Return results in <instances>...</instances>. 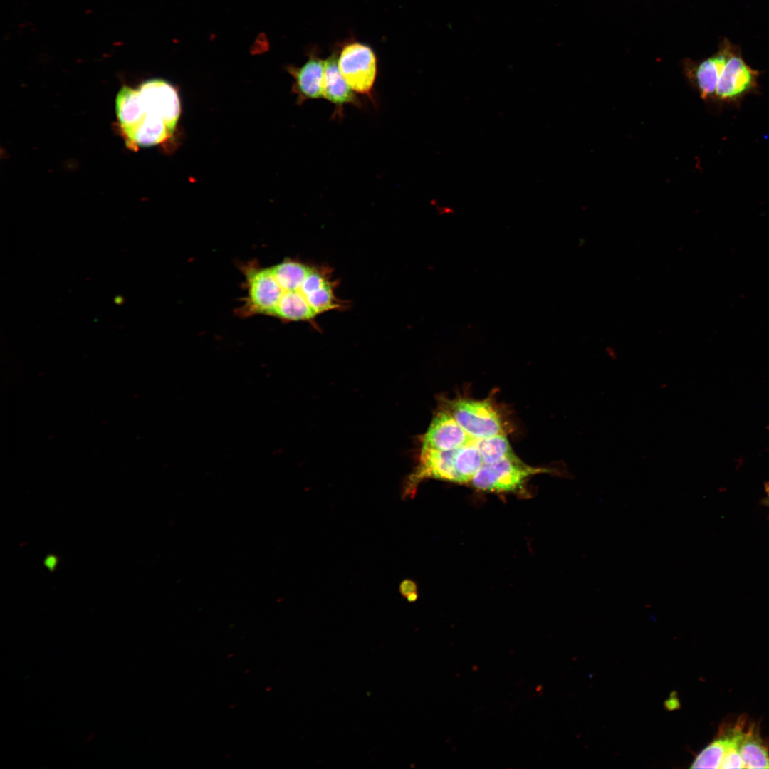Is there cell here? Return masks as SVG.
Returning a JSON list of instances; mask_svg holds the SVG:
<instances>
[{"label":"cell","mask_w":769,"mask_h":769,"mask_svg":"<svg viewBox=\"0 0 769 769\" xmlns=\"http://www.w3.org/2000/svg\"><path fill=\"white\" fill-rule=\"evenodd\" d=\"M474 438L441 406L434 414L427 431L420 437L421 449L439 451L458 449Z\"/></svg>","instance_id":"52a82bcc"},{"label":"cell","mask_w":769,"mask_h":769,"mask_svg":"<svg viewBox=\"0 0 769 769\" xmlns=\"http://www.w3.org/2000/svg\"><path fill=\"white\" fill-rule=\"evenodd\" d=\"M765 490H766V493H767V499H768V504H769V484H768L766 486Z\"/></svg>","instance_id":"9a60e30c"},{"label":"cell","mask_w":769,"mask_h":769,"mask_svg":"<svg viewBox=\"0 0 769 769\" xmlns=\"http://www.w3.org/2000/svg\"><path fill=\"white\" fill-rule=\"evenodd\" d=\"M323 97L335 106L336 115L342 114L345 105H360L357 95L342 77L338 63V53L325 60Z\"/></svg>","instance_id":"9c48e42d"},{"label":"cell","mask_w":769,"mask_h":769,"mask_svg":"<svg viewBox=\"0 0 769 769\" xmlns=\"http://www.w3.org/2000/svg\"><path fill=\"white\" fill-rule=\"evenodd\" d=\"M325 68V60L320 58L315 51L309 54L308 61L302 66L286 68L294 79L293 91L297 95L298 103L323 97Z\"/></svg>","instance_id":"ba28073f"},{"label":"cell","mask_w":769,"mask_h":769,"mask_svg":"<svg viewBox=\"0 0 769 769\" xmlns=\"http://www.w3.org/2000/svg\"><path fill=\"white\" fill-rule=\"evenodd\" d=\"M119 126L130 148L147 147L164 142L176 130L181 104L174 86L153 78L136 88L122 86L115 100Z\"/></svg>","instance_id":"7a4b0ae2"},{"label":"cell","mask_w":769,"mask_h":769,"mask_svg":"<svg viewBox=\"0 0 769 769\" xmlns=\"http://www.w3.org/2000/svg\"><path fill=\"white\" fill-rule=\"evenodd\" d=\"M245 295L240 315H266L284 322L313 320L337 309L335 283L325 268L286 258L271 266L242 267Z\"/></svg>","instance_id":"6da1fadb"},{"label":"cell","mask_w":769,"mask_h":769,"mask_svg":"<svg viewBox=\"0 0 769 769\" xmlns=\"http://www.w3.org/2000/svg\"><path fill=\"white\" fill-rule=\"evenodd\" d=\"M739 747L745 768H769V753L760 735L753 728H741Z\"/></svg>","instance_id":"30bf717a"},{"label":"cell","mask_w":769,"mask_h":769,"mask_svg":"<svg viewBox=\"0 0 769 769\" xmlns=\"http://www.w3.org/2000/svg\"><path fill=\"white\" fill-rule=\"evenodd\" d=\"M441 406L475 439L506 434L500 415L486 400L444 399Z\"/></svg>","instance_id":"5b68a950"},{"label":"cell","mask_w":769,"mask_h":769,"mask_svg":"<svg viewBox=\"0 0 769 769\" xmlns=\"http://www.w3.org/2000/svg\"><path fill=\"white\" fill-rule=\"evenodd\" d=\"M480 439H471L468 444L456 449L454 465L459 477V483H469L483 466L478 444Z\"/></svg>","instance_id":"8fae6325"},{"label":"cell","mask_w":769,"mask_h":769,"mask_svg":"<svg viewBox=\"0 0 769 769\" xmlns=\"http://www.w3.org/2000/svg\"><path fill=\"white\" fill-rule=\"evenodd\" d=\"M553 470L527 465L516 455L493 464H484L470 484L476 490L503 493L519 490L530 476Z\"/></svg>","instance_id":"277c9868"},{"label":"cell","mask_w":769,"mask_h":769,"mask_svg":"<svg viewBox=\"0 0 769 769\" xmlns=\"http://www.w3.org/2000/svg\"><path fill=\"white\" fill-rule=\"evenodd\" d=\"M726 738L723 732L703 748L692 762L691 768H721L726 753Z\"/></svg>","instance_id":"4fadbf2b"},{"label":"cell","mask_w":769,"mask_h":769,"mask_svg":"<svg viewBox=\"0 0 769 769\" xmlns=\"http://www.w3.org/2000/svg\"><path fill=\"white\" fill-rule=\"evenodd\" d=\"M478 447L484 464H493L514 455L506 434L480 439Z\"/></svg>","instance_id":"7c38bea8"},{"label":"cell","mask_w":769,"mask_h":769,"mask_svg":"<svg viewBox=\"0 0 769 769\" xmlns=\"http://www.w3.org/2000/svg\"><path fill=\"white\" fill-rule=\"evenodd\" d=\"M57 560L56 557L51 555L45 559V565L50 570H53L56 565Z\"/></svg>","instance_id":"5bb4252c"},{"label":"cell","mask_w":769,"mask_h":769,"mask_svg":"<svg viewBox=\"0 0 769 769\" xmlns=\"http://www.w3.org/2000/svg\"><path fill=\"white\" fill-rule=\"evenodd\" d=\"M721 59L717 70V83L712 104L718 108L741 106L749 95L758 94L761 73L749 66L739 46L725 38L719 45Z\"/></svg>","instance_id":"3957f363"},{"label":"cell","mask_w":769,"mask_h":769,"mask_svg":"<svg viewBox=\"0 0 769 769\" xmlns=\"http://www.w3.org/2000/svg\"><path fill=\"white\" fill-rule=\"evenodd\" d=\"M340 71L352 90L372 98L377 76V58L367 45L351 41L338 54Z\"/></svg>","instance_id":"8992f818"}]
</instances>
